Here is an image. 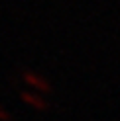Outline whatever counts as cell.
Returning <instances> with one entry per match:
<instances>
[{
  "label": "cell",
  "mask_w": 120,
  "mask_h": 121,
  "mask_svg": "<svg viewBox=\"0 0 120 121\" xmlns=\"http://www.w3.org/2000/svg\"><path fill=\"white\" fill-rule=\"evenodd\" d=\"M22 80H24L30 88H34L37 94H40V92H41V94H49V92H51L49 82L43 78V76H40V74L32 72V70H26L24 74H22Z\"/></svg>",
  "instance_id": "cell-1"
},
{
  "label": "cell",
  "mask_w": 120,
  "mask_h": 121,
  "mask_svg": "<svg viewBox=\"0 0 120 121\" xmlns=\"http://www.w3.org/2000/svg\"><path fill=\"white\" fill-rule=\"evenodd\" d=\"M20 98H22V102H24V104H28L30 108H34V109H37V111L49 109V104L43 100V98L37 94V92H22Z\"/></svg>",
  "instance_id": "cell-2"
},
{
  "label": "cell",
  "mask_w": 120,
  "mask_h": 121,
  "mask_svg": "<svg viewBox=\"0 0 120 121\" xmlns=\"http://www.w3.org/2000/svg\"><path fill=\"white\" fill-rule=\"evenodd\" d=\"M12 115H10V111H6L4 108H0V121H10Z\"/></svg>",
  "instance_id": "cell-3"
}]
</instances>
